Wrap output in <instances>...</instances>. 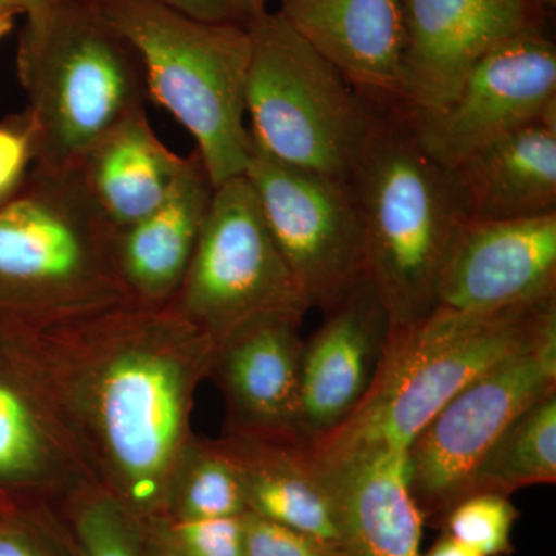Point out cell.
<instances>
[{
    "label": "cell",
    "mask_w": 556,
    "mask_h": 556,
    "mask_svg": "<svg viewBox=\"0 0 556 556\" xmlns=\"http://www.w3.org/2000/svg\"><path fill=\"white\" fill-rule=\"evenodd\" d=\"M24 14L17 76L33 163L78 169L102 138L144 110V70L91 0H30Z\"/></svg>",
    "instance_id": "obj_1"
},
{
    "label": "cell",
    "mask_w": 556,
    "mask_h": 556,
    "mask_svg": "<svg viewBox=\"0 0 556 556\" xmlns=\"http://www.w3.org/2000/svg\"><path fill=\"white\" fill-rule=\"evenodd\" d=\"M556 329V295L495 313L438 308L393 329L367 397L353 416L308 444L317 463L375 450H407L431 417L497 362Z\"/></svg>",
    "instance_id": "obj_2"
},
{
    "label": "cell",
    "mask_w": 556,
    "mask_h": 556,
    "mask_svg": "<svg viewBox=\"0 0 556 556\" xmlns=\"http://www.w3.org/2000/svg\"><path fill=\"white\" fill-rule=\"evenodd\" d=\"M364 233L365 278L394 329L438 308V281L466 207L448 167L417 141L404 110L380 116L346 179Z\"/></svg>",
    "instance_id": "obj_3"
},
{
    "label": "cell",
    "mask_w": 556,
    "mask_h": 556,
    "mask_svg": "<svg viewBox=\"0 0 556 556\" xmlns=\"http://www.w3.org/2000/svg\"><path fill=\"white\" fill-rule=\"evenodd\" d=\"M137 51L150 100L195 138L212 186L247 174L251 36L240 22L195 20L159 0H91Z\"/></svg>",
    "instance_id": "obj_4"
},
{
    "label": "cell",
    "mask_w": 556,
    "mask_h": 556,
    "mask_svg": "<svg viewBox=\"0 0 556 556\" xmlns=\"http://www.w3.org/2000/svg\"><path fill=\"white\" fill-rule=\"evenodd\" d=\"M252 144L269 159L346 181L380 116L280 11L247 22Z\"/></svg>",
    "instance_id": "obj_5"
},
{
    "label": "cell",
    "mask_w": 556,
    "mask_h": 556,
    "mask_svg": "<svg viewBox=\"0 0 556 556\" xmlns=\"http://www.w3.org/2000/svg\"><path fill=\"white\" fill-rule=\"evenodd\" d=\"M116 229L79 169L35 166L0 204V306L64 311L118 302Z\"/></svg>",
    "instance_id": "obj_6"
},
{
    "label": "cell",
    "mask_w": 556,
    "mask_h": 556,
    "mask_svg": "<svg viewBox=\"0 0 556 556\" xmlns=\"http://www.w3.org/2000/svg\"><path fill=\"white\" fill-rule=\"evenodd\" d=\"M179 316L214 348L266 316L303 318L311 308L270 236L247 175L214 189L188 273Z\"/></svg>",
    "instance_id": "obj_7"
},
{
    "label": "cell",
    "mask_w": 556,
    "mask_h": 556,
    "mask_svg": "<svg viewBox=\"0 0 556 556\" xmlns=\"http://www.w3.org/2000/svg\"><path fill=\"white\" fill-rule=\"evenodd\" d=\"M556 391V329L457 391L409 444V489L424 519H441L467 495L501 434Z\"/></svg>",
    "instance_id": "obj_8"
},
{
    "label": "cell",
    "mask_w": 556,
    "mask_h": 556,
    "mask_svg": "<svg viewBox=\"0 0 556 556\" xmlns=\"http://www.w3.org/2000/svg\"><path fill=\"white\" fill-rule=\"evenodd\" d=\"M146 339L105 362L94 386V417L131 507L155 510L169 493L188 415L190 368Z\"/></svg>",
    "instance_id": "obj_9"
},
{
    "label": "cell",
    "mask_w": 556,
    "mask_h": 556,
    "mask_svg": "<svg viewBox=\"0 0 556 556\" xmlns=\"http://www.w3.org/2000/svg\"><path fill=\"white\" fill-rule=\"evenodd\" d=\"M244 175L311 308L338 305L365 278L364 233L348 182L278 163L254 144Z\"/></svg>",
    "instance_id": "obj_10"
},
{
    "label": "cell",
    "mask_w": 556,
    "mask_h": 556,
    "mask_svg": "<svg viewBox=\"0 0 556 556\" xmlns=\"http://www.w3.org/2000/svg\"><path fill=\"white\" fill-rule=\"evenodd\" d=\"M554 110L555 43L535 24L485 53L444 109L428 115L404 113L428 155L453 169L490 142Z\"/></svg>",
    "instance_id": "obj_11"
},
{
    "label": "cell",
    "mask_w": 556,
    "mask_h": 556,
    "mask_svg": "<svg viewBox=\"0 0 556 556\" xmlns=\"http://www.w3.org/2000/svg\"><path fill=\"white\" fill-rule=\"evenodd\" d=\"M405 50L401 105L439 112L485 53L536 24L530 0H401Z\"/></svg>",
    "instance_id": "obj_12"
},
{
    "label": "cell",
    "mask_w": 556,
    "mask_h": 556,
    "mask_svg": "<svg viewBox=\"0 0 556 556\" xmlns=\"http://www.w3.org/2000/svg\"><path fill=\"white\" fill-rule=\"evenodd\" d=\"M556 295V212L457 230L438 281V308L485 314ZM437 308V309H438Z\"/></svg>",
    "instance_id": "obj_13"
},
{
    "label": "cell",
    "mask_w": 556,
    "mask_h": 556,
    "mask_svg": "<svg viewBox=\"0 0 556 556\" xmlns=\"http://www.w3.org/2000/svg\"><path fill=\"white\" fill-rule=\"evenodd\" d=\"M303 343L298 433L313 444L343 426L378 378L393 324L367 278L328 311Z\"/></svg>",
    "instance_id": "obj_14"
},
{
    "label": "cell",
    "mask_w": 556,
    "mask_h": 556,
    "mask_svg": "<svg viewBox=\"0 0 556 556\" xmlns=\"http://www.w3.org/2000/svg\"><path fill=\"white\" fill-rule=\"evenodd\" d=\"M303 318L260 317L215 346V365L247 437L302 442L298 433Z\"/></svg>",
    "instance_id": "obj_15"
},
{
    "label": "cell",
    "mask_w": 556,
    "mask_h": 556,
    "mask_svg": "<svg viewBox=\"0 0 556 556\" xmlns=\"http://www.w3.org/2000/svg\"><path fill=\"white\" fill-rule=\"evenodd\" d=\"M317 464L331 490L342 556H420L426 519L409 489L407 450Z\"/></svg>",
    "instance_id": "obj_16"
},
{
    "label": "cell",
    "mask_w": 556,
    "mask_h": 556,
    "mask_svg": "<svg viewBox=\"0 0 556 556\" xmlns=\"http://www.w3.org/2000/svg\"><path fill=\"white\" fill-rule=\"evenodd\" d=\"M280 13L356 89L399 102L405 33L401 0H280Z\"/></svg>",
    "instance_id": "obj_17"
},
{
    "label": "cell",
    "mask_w": 556,
    "mask_h": 556,
    "mask_svg": "<svg viewBox=\"0 0 556 556\" xmlns=\"http://www.w3.org/2000/svg\"><path fill=\"white\" fill-rule=\"evenodd\" d=\"M468 219L503 222L556 212V110L453 167Z\"/></svg>",
    "instance_id": "obj_18"
},
{
    "label": "cell",
    "mask_w": 556,
    "mask_h": 556,
    "mask_svg": "<svg viewBox=\"0 0 556 556\" xmlns=\"http://www.w3.org/2000/svg\"><path fill=\"white\" fill-rule=\"evenodd\" d=\"M214 189L195 150L169 197L144 218L116 230V270L126 291L150 303L177 294Z\"/></svg>",
    "instance_id": "obj_19"
},
{
    "label": "cell",
    "mask_w": 556,
    "mask_h": 556,
    "mask_svg": "<svg viewBox=\"0 0 556 556\" xmlns=\"http://www.w3.org/2000/svg\"><path fill=\"white\" fill-rule=\"evenodd\" d=\"M225 448L239 467L248 510L340 552L331 490L308 445L241 434Z\"/></svg>",
    "instance_id": "obj_20"
},
{
    "label": "cell",
    "mask_w": 556,
    "mask_h": 556,
    "mask_svg": "<svg viewBox=\"0 0 556 556\" xmlns=\"http://www.w3.org/2000/svg\"><path fill=\"white\" fill-rule=\"evenodd\" d=\"M186 166L188 159L161 142L142 110L102 138L78 169L102 215L121 230L155 211Z\"/></svg>",
    "instance_id": "obj_21"
},
{
    "label": "cell",
    "mask_w": 556,
    "mask_h": 556,
    "mask_svg": "<svg viewBox=\"0 0 556 556\" xmlns=\"http://www.w3.org/2000/svg\"><path fill=\"white\" fill-rule=\"evenodd\" d=\"M556 481V391L527 408L481 460L467 495L510 496L525 486ZM464 496V497H466Z\"/></svg>",
    "instance_id": "obj_22"
},
{
    "label": "cell",
    "mask_w": 556,
    "mask_h": 556,
    "mask_svg": "<svg viewBox=\"0 0 556 556\" xmlns=\"http://www.w3.org/2000/svg\"><path fill=\"white\" fill-rule=\"evenodd\" d=\"M174 521L240 517L248 511L239 467L226 448L200 450L186 459L169 486Z\"/></svg>",
    "instance_id": "obj_23"
},
{
    "label": "cell",
    "mask_w": 556,
    "mask_h": 556,
    "mask_svg": "<svg viewBox=\"0 0 556 556\" xmlns=\"http://www.w3.org/2000/svg\"><path fill=\"white\" fill-rule=\"evenodd\" d=\"M519 517L510 497L473 493L457 501L441 517L442 533L484 556L514 554L511 532Z\"/></svg>",
    "instance_id": "obj_24"
},
{
    "label": "cell",
    "mask_w": 556,
    "mask_h": 556,
    "mask_svg": "<svg viewBox=\"0 0 556 556\" xmlns=\"http://www.w3.org/2000/svg\"><path fill=\"white\" fill-rule=\"evenodd\" d=\"M46 460V445L36 417L24 399L0 382V479L35 477Z\"/></svg>",
    "instance_id": "obj_25"
},
{
    "label": "cell",
    "mask_w": 556,
    "mask_h": 556,
    "mask_svg": "<svg viewBox=\"0 0 556 556\" xmlns=\"http://www.w3.org/2000/svg\"><path fill=\"white\" fill-rule=\"evenodd\" d=\"M75 535L79 556H144L138 527L113 497L84 503L75 517Z\"/></svg>",
    "instance_id": "obj_26"
},
{
    "label": "cell",
    "mask_w": 556,
    "mask_h": 556,
    "mask_svg": "<svg viewBox=\"0 0 556 556\" xmlns=\"http://www.w3.org/2000/svg\"><path fill=\"white\" fill-rule=\"evenodd\" d=\"M166 527L172 541L186 556H244L243 515L179 519Z\"/></svg>",
    "instance_id": "obj_27"
},
{
    "label": "cell",
    "mask_w": 556,
    "mask_h": 556,
    "mask_svg": "<svg viewBox=\"0 0 556 556\" xmlns=\"http://www.w3.org/2000/svg\"><path fill=\"white\" fill-rule=\"evenodd\" d=\"M244 556H342L338 548L291 527L243 514Z\"/></svg>",
    "instance_id": "obj_28"
},
{
    "label": "cell",
    "mask_w": 556,
    "mask_h": 556,
    "mask_svg": "<svg viewBox=\"0 0 556 556\" xmlns=\"http://www.w3.org/2000/svg\"><path fill=\"white\" fill-rule=\"evenodd\" d=\"M31 161V135L25 116L0 124V204L20 189Z\"/></svg>",
    "instance_id": "obj_29"
},
{
    "label": "cell",
    "mask_w": 556,
    "mask_h": 556,
    "mask_svg": "<svg viewBox=\"0 0 556 556\" xmlns=\"http://www.w3.org/2000/svg\"><path fill=\"white\" fill-rule=\"evenodd\" d=\"M0 556H51L42 541L16 521L0 522Z\"/></svg>",
    "instance_id": "obj_30"
},
{
    "label": "cell",
    "mask_w": 556,
    "mask_h": 556,
    "mask_svg": "<svg viewBox=\"0 0 556 556\" xmlns=\"http://www.w3.org/2000/svg\"><path fill=\"white\" fill-rule=\"evenodd\" d=\"M195 20L207 22H240L228 0H159Z\"/></svg>",
    "instance_id": "obj_31"
},
{
    "label": "cell",
    "mask_w": 556,
    "mask_h": 556,
    "mask_svg": "<svg viewBox=\"0 0 556 556\" xmlns=\"http://www.w3.org/2000/svg\"><path fill=\"white\" fill-rule=\"evenodd\" d=\"M144 556H186L172 541L166 525L152 527L146 536H142Z\"/></svg>",
    "instance_id": "obj_32"
},
{
    "label": "cell",
    "mask_w": 556,
    "mask_h": 556,
    "mask_svg": "<svg viewBox=\"0 0 556 556\" xmlns=\"http://www.w3.org/2000/svg\"><path fill=\"white\" fill-rule=\"evenodd\" d=\"M420 556H484L479 554V552L473 551V548L466 546V544L460 543V541L455 540V538L445 535L442 533V536L439 538L437 543L430 547V551L427 552L426 555Z\"/></svg>",
    "instance_id": "obj_33"
},
{
    "label": "cell",
    "mask_w": 556,
    "mask_h": 556,
    "mask_svg": "<svg viewBox=\"0 0 556 556\" xmlns=\"http://www.w3.org/2000/svg\"><path fill=\"white\" fill-rule=\"evenodd\" d=\"M28 0H0V39L13 30L16 17L25 13Z\"/></svg>",
    "instance_id": "obj_34"
},
{
    "label": "cell",
    "mask_w": 556,
    "mask_h": 556,
    "mask_svg": "<svg viewBox=\"0 0 556 556\" xmlns=\"http://www.w3.org/2000/svg\"><path fill=\"white\" fill-rule=\"evenodd\" d=\"M228 2L232 5L241 24H247L249 20L266 11L268 0H228Z\"/></svg>",
    "instance_id": "obj_35"
},
{
    "label": "cell",
    "mask_w": 556,
    "mask_h": 556,
    "mask_svg": "<svg viewBox=\"0 0 556 556\" xmlns=\"http://www.w3.org/2000/svg\"><path fill=\"white\" fill-rule=\"evenodd\" d=\"M530 2H532L536 9H541V7H544V9H554L556 0H530Z\"/></svg>",
    "instance_id": "obj_36"
},
{
    "label": "cell",
    "mask_w": 556,
    "mask_h": 556,
    "mask_svg": "<svg viewBox=\"0 0 556 556\" xmlns=\"http://www.w3.org/2000/svg\"><path fill=\"white\" fill-rule=\"evenodd\" d=\"M28 2H30V0H28Z\"/></svg>",
    "instance_id": "obj_37"
}]
</instances>
